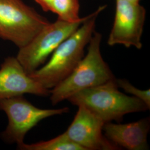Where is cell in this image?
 I'll return each instance as SVG.
<instances>
[{
  "label": "cell",
  "mask_w": 150,
  "mask_h": 150,
  "mask_svg": "<svg viewBox=\"0 0 150 150\" xmlns=\"http://www.w3.org/2000/svg\"><path fill=\"white\" fill-rule=\"evenodd\" d=\"M106 7L101 6L87 15L80 26L54 50L48 61L28 75L48 90L68 77L84 57L85 48L95 31L97 18Z\"/></svg>",
  "instance_id": "cell-1"
},
{
  "label": "cell",
  "mask_w": 150,
  "mask_h": 150,
  "mask_svg": "<svg viewBox=\"0 0 150 150\" xmlns=\"http://www.w3.org/2000/svg\"><path fill=\"white\" fill-rule=\"evenodd\" d=\"M102 35L95 31L88 44L87 53L68 77L50 90L52 105L68 100L79 91L116 79L101 52Z\"/></svg>",
  "instance_id": "cell-2"
},
{
  "label": "cell",
  "mask_w": 150,
  "mask_h": 150,
  "mask_svg": "<svg viewBox=\"0 0 150 150\" xmlns=\"http://www.w3.org/2000/svg\"><path fill=\"white\" fill-rule=\"evenodd\" d=\"M116 79L79 91L67 100L72 105L86 107L105 123L112 121L120 123L126 114L149 110L139 98L119 91Z\"/></svg>",
  "instance_id": "cell-3"
},
{
  "label": "cell",
  "mask_w": 150,
  "mask_h": 150,
  "mask_svg": "<svg viewBox=\"0 0 150 150\" xmlns=\"http://www.w3.org/2000/svg\"><path fill=\"white\" fill-rule=\"evenodd\" d=\"M50 23L22 0H0V38L18 48L27 45Z\"/></svg>",
  "instance_id": "cell-4"
},
{
  "label": "cell",
  "mask_w": 150,
  "mask_h": 150,
  "mask_svg": "<svg viewBox=\"0 0 150 150\" xmlns=\"http://www.w3.org/2000/svg\"><path fill=\"white\" fill-rule=\"evenodd\" d=\"M86 18L87 16L75 22L58 18L44 27L27 45L19 48L16 58L27 74L45 64L59 45L75 32Z\"/></svg>",
  "instance_id": "cell-5"
},
{
  "label": "cell",
  "mask_w": 150,
  "mask_h": 150,
  "mask_svg": "<svg viewBox=\"0 0 150 150\" xmlns=\"http://www.w3.org/2000/svg\"><path fill=\"white\" fill-rule=\"evenodd\" d=\"M0 110L5 112L8 118V125L1 134V137L7 142L16 143L19 146L24 142L27 132L40 121L69 112V108H40L20 96L0 99Z\"/></svg>",
  "instance_id": "cell-6"
},
{
  "label": "cell",
  "mask_w": 150,
  "mask_h": 150,
  "mask_svg": "<svg viewBox=\"0 0 150 150\" xmlns=\"http://www.w3.org/2000/svg\"><path fill=\"white\" fill-rule=\"evenodd\" d=\"M146 11L139 3L116 0L115 19L107 40L110 46L122 45L140 50Z\"/></svg>",
  "instance_id": "cell-7"
},
{
  "label": "cell",
  "mask_w": 150,
  "mask_h": 150,
  "mask_svg": "<svg viewBox=\"0 0 150 150\" xmlns=\"http://www.w3.org/2000/svg\"><path fill=\"white\" fill-rule=\"evenodd\" d=\"M74 119L65 131L67 136L85 150H121L103 134V121L83 106H78Z\"/></svg>",
  "instance_id": "cell-8"
},
{
  "label": "cell",
  "mask_w": 150,
  "mask_h": 150,
  "mask_svg": "<svg viewBox=\"0 0 150 150\" xmlns=\"http://www.w3.org/2000/svg\"><path fill=\"white\" fill-rule=\"evenodd\" d=\"M50 90L43 87L27 74L14 57L6 58L0 66V99L31 94L40 96L50 95Z\"/></svg>",
  "instance_id": "cell-9"
},
{
  "label": "cell",
  "mask_w": 150,
  "mask_h": 150,
  "mask_svg": "<svg viewBox=\"0 0 150 150\" xmlns=\"http://www.w3.org/2000/svg\"><path fill=\"white\" fill-rule=\"evenodd\" d=\"M150 129V118L147 117L125 124L106 122L103 132L107 139L120 149L147 150L149 149L147 136Z\"/></svg>",
  "instance_id": "cell-10"
},
{
  "label": "cell",
  "mask_w": 150,
  "mask_h": 150,
  "mask_svg": "<svg viewBox=\"0 0 150 150\" xmlns=\"http://www.w3.org/2000/svg\"><path fill=\"white\" fill-rule=\"evenodd\" d=\"M17 149L22 150H85L80 145L70 139L65 132L47 141L31 144L23 142L21 145L17 146Z\"/></svg>",
  "instance_id": "cell-11"
},
{
  "label": "cell",
  "mask_w": 150,
  "mask_h": 150,
  "mask_svg": "<svg viewBox=\"0 0 150 150\" xmlns=\"http://www.w3.org/2000/svg\"><path fill=\"white\" fill-rule=\"evenodd\" d=\"M79 10V0H55L50 9L59 18L68 22L76 21L80 19Z\"/></svg>",
  "instance_id": "cell-12"
},
{
  "label": "cell",
  "mask_w": 150,
  "mask_h": 150,
  "mask_svg": "<svg viewBox=\"0 0 150 150\" xmlns=\"http://www.w3.org/2000/svg\"><path fill=\"white\" fill-rule=\"evenodd\" d=\"M116 84L118 88L123 89L127 93L133 95L144 102L146 105L150 109V90H139L133 86L129 81L126 79H116Z\"/></svg>",
  "instance_id": "cell-13"
},
{
  "label": "cell",
  "mask_w": 150,
  "mask_h": 150,
  "mask_svg": "<svg viewBox=\"0 0 150 150\" xmlns=\"http://www.w3.org/2000/svg\"><path fill=\"white\" fill-rule=\"evenodd\" d=\"M38 5L42 8L43 11L46 12L50 11L51 7L55 0H34Z\"/></svg>",
  "instance_id": "cell-14"
},
{
  "label": "cell",
  "mask_w": 150,
  "mask_h": 150,
  "mask_svg": "<svg viewBox=\"0 0 150 150\" xmlns=\"http://www.w3.org/2000/svg\"><path fill=\"white\" fill-rule=\"evenodd\" d=\"M129 2H134V3H139V2L141 0H125Z\"/></svg>",
  "instance_id": "cell-15"
}]
</instances>
